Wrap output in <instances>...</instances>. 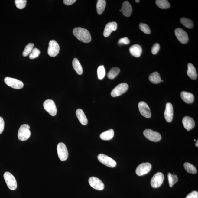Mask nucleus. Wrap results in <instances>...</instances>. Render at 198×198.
I'll list each match as a JSON object with an SVG mask.
<instances>
[{"instance_id": "4", "label": "nucleus", "mask_w": 198, "mask_h": 198, "mask_svg": "<svg viewBox=\"0 0 198 198\" xmlns=\"http://www.w3.org/2000/svg\"><path fill=\"white\" fill-rule=\"evenodd\" d=\"M97 158L100 162L109 167L114 168L116 166V161L106 155L100 154L98 156Z\"/></svg>"}, {"instance_id": "9", "label": "nucleus", "mask_w": 198, "mask_h": 198, "mask_svg": "<svg viewBox=\"0 0 198 198\" xmlns=\"http://www.w3.org/2000/svg\"><path fill=\"white\" fill-rule=\"evenodd\" d=\"M144 135L146 138L153 142H158L161 139V134L151 129H146L144 130Z\"/></svg>"}, {"instance_id": "18", "label": "nucleus", "mask_w": 198, "mask_h": 198, "mask_svg": "<svg viewBox=\"0 0 198 198\" xmlns=\"http://www.w3.org/2000/svg\"><path fill=\"white\" fill-rule=\"evenodd\" d=\"M132 9L131 5L128 1H125L122 4L121 9L120 11L124 15L129 17L131 15Z\"/></svg>"}, {"instance_id": "36", "label": "nucleus", "mask_w": 198, "mask_h": 198, "mask_svg": "<svg viewBox=\"0 0 198 198\" xmlns=\"http://www.w3.org/2000/svg\"><path fill=\"white\" fill-rule=\"evenodd\" d=\"M40 54V51L37 48H34L32 50L31 52L29 55V58L30 59H34L38 57Z\"/></svg>"}, {"instance_id": "39", "label": "nucleus", "mask_w": 198, "mask_h": 198, "mask_svg": "<svg viewBox=\"0 0 198 198\" xmlns=\"http://www.w3.org/2000/svg\"><path fill=\"white\" fill-rule=\"evenodd\" d=\"M186 198H198V192L196 191H193L188 194Z\"/></svg>"}, {"instance_id": "41", "label": "nucleus", "mask_w": 198, "mask_h": 198, "mask_svg": "<svg viewBox=\"0 0 198 198\" xmlns=\"http://www.w3.org/2000/svg\"><path fill=\"white\" fill-rule=\"evenodd\" d=\"M5 122L2 118L0 117V134L2 133L4 130Z\"/></svg>"}, {"instance_id": "5", "label": "nucleus", "mask_w": 198, "mask_h": 198, "mask_svg": "<svg viewBox=\"0 0 198 198\" xmlns=\"http://www.w3.org/2000/svg\"><path fill=\"white\" fill-rule=\"evenodd\" d=\"M44 107L45 110L53 116H56L57 113L56 105L54 101L51 99H47L44 102Z\"/></svg>"}, {"instance_id": "38", "label": "nucleus", "mask_w": 198, "mask_h": 198, "mask_svg": "<svg viewBox=\"0 0 198 198\" xmlns=\"http://www.w3.org/2000/svg\"><path fill=\"white\" fill-rule=\"evenodd\" d=\"M160 48V44L158 43H156L153 46L152 48H151V53L153 54H156L159 51Z\"/></svg>"}, {"instance_id": "29", "label": "nucleus", "mask_w": 198, "mask_h": 198, "mask_svg": "<svg viewBox=\"0 0 198 198\" xmlns=\"http://www.w3.org/2000/svg\"><path fill=\"white\" fill-rule=\"evenodd\" d=\"M120 69L118 67H113L112 68L108 74V78L113 79L116 77L120 73Z\"/></svg>"}, {"instance_id": "35", "label": "nucleus", "mask_w": 198, "mask_h": 198, "mask_svg": "<svg viewBox=\"0 0 198 198\" xmlns=\"http://www.w3.org/2000/svg\"><path fill=\"white\" fill-rule=\"evenodd\" d=\"M26 0H15V6L18 9H22L25 8L27 4Z\"/></svg>"}, {"instance_id": "2", "label": "nucleus", "mask_w": 198, "mask_h": 198, "mask_svg": "<svg viewBox=\"0 0 198 198\" xmlns=\"http://www.w3.org/2000/svg\"><path fill=\"white\" fill-rule=\"evenodd\" d=\"M30 128V126L26 124L21 126L18 132V138L20 141H25L29 138L31 135Z\"/></svg>"}, {"instance_id": "1", "label": "nucleus", "mask_w": 198, "mask_h": 198, "mask_svg": "<svg viewBox=\"0 0 198 198\" xmlns=\"http://www.w3.org/2000/svg\"><path fill=\"white\" fill-rule=\"evenodd\" d=\"M73 33L75 37L81 42L85 43L91 42L92 37L86 29L80 27L76 28L73 29Z\"/></svg>"}, {"instance_id": "6", "label": "nucleus", "mask_w": 198, "mask_h": 198, "mask_svg": "<svg viewBox=\"0 0 198 198\" xmlns=\"http://www.w3.org/2000/svg\"><path fill=\"white\" fill-rule=\"evenodd\" d=\"M5 83L7 85L12 88L16 89H20L24 86L23 82L18 79L6 77L4 79Z\"/></svg>"}, {"instance_id": "31", "label": "nucleus", "mask_w": 198, "mask_h": 198, "mask_svg": "<svg viewBox=\"0 0 198 198\" xmlns=\"http://www.w3.org/2000/svg\"><path fill=\"white\" fill-rule=\"evenodd\" d=\"M181 23L187 28L191 29L193 26V22L190 19L187 18H182L180 19Z\"/></svg>"}, {"instance_id": "43", "label": "nucleus", "mask_w": 198, "mask_h": 198, "mask_svg": "<svg viewBox=\"0 0 198 198\" xmlns=\"http://www.w3.org/2000/svg\"><path fill=\"white\" fill-rule=\"evenodd\" d=\"M196 147H198V140L196 141Z\"/></svg>"}, {"instance_id": "33", "label": "nucleus", "mask_w": 198, "mask_h": 198, "mask_svg": "<svg viewBox=\"0 0 198 198\" xmlns=\"http://www.w3.org/2000/svg\"><path fill=\"white\" fill-rule=\"evenodd\" d=\"M34 44L32 43H30L27 44L24 50L22 53V55L24 57H27L28 55H30L34 49Z\"/></svg>"}, {"instance_id": "27", "label": "nucleus", "mask_w": 198, "mask_h": 198, "mask_svg": "<svg viewBox=\"0 0 198 198\" xmlns=\"http://www.w3.org/2000/svg\"><path fill=\"white\" fill-rule=\"evenodd\" d=\"M106 5V1L105 0H98L97 2V10L99 15H101L104 11Z\"/></svg>"}, {"instance_id": "40", "label": "nucleus", "mask_w": 198, "mask_h": 198, "mask_svg": "<svg viewBox=\"0 0 198 198\" xmlns=\"http://www.w3.org/2000/svg\"><path fill=\"white\" fill-rule=\"evenodd\" d=\"M130 42V40L127 37L122 38L120 39L118 42V44H129Z\"/></svg>"}, {"instance_id": "8", "label": "nucleus", "mask_w": 198, "mask_h": 198, "mask_svg": "<svg viewBox=\"0 0 198 198\" xmlns=\"http://www.w3.org/2000/svg\"><path fill=\"white\" fill-rule=\"evenodd\" d=\"M164 176L162 173H156L151 179V184L153 188H156L161 187L163 184Z\"/></svg>"}, {"instance_id": "26", "label": "nucleus", "mask_w": 198, "mask_h": 198, "mask_svg": "<svg viewBox=\"0 0 198 198\" xmlns=\"http://www.w3.org/2000/svg\"><path fill=\"white\" fill-rule=\"evenodd\" d=\"M149 79L150 81L154 84H158L161 82V79L159 73L157 72L151 73L149 75Z\"/></svg>"}, {"instance_id": "37", "label": "nucleus", "mask_w": 198, "mask_h": 198, "mask_svg": "<svg viewBox=\"0 0 198 198\" xmlns=\"http://www.w3.org/2000/svg\"><path fill=\"white\" fill-rule=\"evenodd\" d=\"M139 28L140 30L146 34H149L151 33V30L150 28L145 24L141 23L139 24Z\"/></svg>"}, {"instance_id": "45", "label": "nucleus", "mask_w": 198, "mask_h": 198, "mask_svg": "<svg viewBox=\"0 0 198 198\" xmlns=\"http://www.w3.org/2000/svg\"><path fill=\"white\" fill-rule=\"evenodd\" d=\"M161 82H163V80H161Z\"/></svg>"}, {"instance_id": "19", "label": "nucleus", "mask_w": 198, "mask_h": 198, "mask_svg": "<svg viewBox=\"0 0 198 198\" xmlns=\"http://www.w3.org/2000/svg\"><path fill=\"white\" fill-rule=\"evenodd\" d=\"M182 123L184 127L187 130H192L195 126V122L193 119L191 117L185 116L182 120Z\"/></svg>"}, {"instance_id": "22", "label": "nucleus", "mask_w": 198, "mask_h": 198, "mask_svg": "<svg viewBox=\"0 0 198 198\" xmlns=\"http://www.w3.org/2000/svg\"><path fill=\"white\" fill-rule=\"evenodd\" d=\"M187 73L188 76L192 80H196L197 78L198 75L195 67L191 63L187 65Z\"/></svg>"}, {"instance_id": "7", "label": "nucleus", "mask_w": 198, "mask_h": 198, "mask_svg": "<svg viewBox=\"0 0 198 198\" xmlns=\"http://www.w3.org/2000/svg\"><path fill=\"white\" fill-rule=\"evenodd\" d=\"M57 151L60 159L62 161H66L68 157V151L65 144L59 143L57 146Z\"/></svg>"}, {"instance_id": "28", "label": "nucleus", "mask_w": 198, "mask_h": 198, "mask_svg": "<svg viewBox=\"0 0 198 198\" xmlns=\"http://www.w3.org/2000/svg\"><path fill=\"white\" fill-rule=\"evenodd\" d=\"M184 167L187 173L195 174L197 173V169L194 165L189 163H185L184 164Z\"/></svg>"}, {"instance_id": "11", "label": "nucleus", "mask_w": 198, "mask_h": 198, "mask_svg": "<svg viewBox=\"0 0 198 198\" xmlns=\"http://www.w3.org/2000/svg\"><path fill=\"white\" fill-rule=\"evenodd\" d=\"M128 89V85L127 83H120L112 91L111 95L112 97H118L126 92Z\"/></svg>"}, {"instance_id": "42", "label": "nucleus", "mask_w": 198, "mask_h": 198, "mask_svg": "<svg viewBox=\"0 0 198 198\" xmlns=\"http://www.w3.org/2000/svg\"><path fill=\"white\" fill-rule=\"evenodd\" d=\"M76 1V0H64L63 3L65 5L69 6L73 4Z\"/></svg>"}, {"instance_id": "10", "label": "nucleus", "mask_w": 198, "mask_h": 198, "mask_svg": "<svg viewBox=\"0 0 198 198\" xmlns=\"http://www.w3.org/2000/svg\"><path fill=\"white\" fill-rule=\"evenodd\" d=\"M60 46L56 41L53 40L50 41L48 49V54L51 57L57 56L60 51Z\"/></svg>"}, {"instance_id": "32", "label": "nucleus", "mask_w": 198, "mask_h": 198, "mask_svg": "<svg viewBox=\"0 0 198 198\" xmlns=\"http://www.w3.org/2000/svg\"><path fill=\"white\" fill-rule=\"evenodd\" d=\"M168 178L170 187H173V185L178 182V176L177 175H173L170 173H168Z\"/></svg>"}, {"instance_id": "14", "label": "nucleus", "mask_w": 198, "mask_h": 198, "mask_svg": "<svg viewBox=\"0 0 198 198\" xmlns=\"http://www.w3.org/2000/svg\"><path fill=\"white\" fill-rule=\"evenodd\" d=\"M175 35L177 38L182 44H186L189 41L188 36L187 33L180 28H177L175 31Z\"/></svg>"}, {"instance_id": "30", "label": "nucleus", "mask_w": 198, "mask_h": 198, "mask_svg": "<svg viewBox=\"0 0 198 198\" xmlns=\"http://www.w3.org/2000/svg\"><path fill=\"white\" fill-rule=\"evenodd\" d=\"M156 3L158 7L161 9H167L170 7L169 3L167 0H157Z\"/></svg>"}, {"instance_id": "46", "label": "nucleus", "mask_w": 198, "mask_h": 198, "mask_svg": "<svg viewBox=\"0 0 198 198\" xmlns=\"http://www.w3.org/2000/svg\"><path fill=\"white\" fill-rule=\"evenodd\" d=\"M194 141H196V139H194Z\"/></svg>"}, {"instance_id": "34", "label": "nucleus", "mask_w": 198, "mask_h": 198, "mask_svg": "<svg viewBox=\"0 0 198 198\" xmlns=\"http://www.w3.org/2000/svg\"><path fill=\"white\" fill-rule=\"evenodd\" d=\"M98 78L100 80L103 79L105 76L106 72L104 67L103 65H101L99 67L97 70Z\"/></svg>"}, {"instance_id": "13", "label": "nucleus", "mask_w": 198, "mask_h": 198, "mask_svg": "<svg viewBox=\"0 0 198 198\" xmlns=\"http://www.w3.org/2000/svg\"><path fill=\"white\" fill-rule=\"evenodd\" d=\"M89 185L93 188L99 190H102L104 188V185L100 179L97 177H92L89 180Z\"/></svg>"}, {"instance_id": "16", "label": "nucleus", "mask_w": 198, "mask_h": 198, "mask_svg": "<svg viewBox=\"0 0 198 198\" xmlns=\"http://www.w3.org/2000/svg\"><path fill=\"white\" fill-rule=\"evenodd\" d=\"M173 108L171 103H167L166 109L164 112V116L167 122H171L173 117Z\"/></svg>"}, {"instance_id": "44", "label": "nucleus", "mask_w": 198, "mask_h": 198, "mask_svg": "<svg viewBox=\"0 0 198 198\" xmlns=\"http://www.w3.org/2000/svg\"><path fill=\"white\" fill-rule=\"evenodd\" d=\"M135 1L136 2H137V3H138L139 2V1H137V0H136V1Z\"/></svg>"}, {"instance_id": "21", "label": "nucleus", "mask_w": 198, "mask_h": 198, "mask_svg": "<svg viewBox=\"0 0 198 198\" xmlns=\"http://www.w3.org/2000/svg\"><path fill=\"white\" fill-rule=\"evenodd\" d=\"M181 98L187 104H192L194 101V96L192 93L182 92L180 94Z\"/></svg>"}, {"instance_id": "17", "label": "nucleus", "mask_w": 198, "mask_h": 198, "mask_svg": "<svg viewBox=\"0 0 198 198\" xmlns=\"http://www.w3.org/2000/svg\"><path fill=\"white\" fill-rule=\"evenodd\" d=\"M117 29V24L116 22H109L107 24L105 28L103 35L105 37H108L113 31H115Z\"/></svg>"}, {"instance_id": "15", "label": "nucleus", "mask_w": 198, "mask_h": 198, "mask_svg": "<svg viewBox=\"0 0 198 198\" xmlns=\"http://www.w3.org/2000/svg\"><path fill=\"white\" fill-rule=\"evenodd\" d=\"M138 106L139 112L142 116L147 118H151V110L146 103L144 101H141L139 103Z\"/></svg>"}, {"instance_id": "12", "label": "nucleus", "mask_w": 198, "mask_h": 198, "mask_svg": "<svg viewBox=\"0 0 198 198\" xmlns=\"http://www.w3.org/2000/svg\"><path fill=\"white\" fill-rule=\"evenodd\" d=\"M151 165L149 163H142L139 165L136 170V173L139 176H143L150 171Z\"/></svg>"}, {"instance_id": "25", "label": "nucleus", "mask_w": 198, "mask_h": 198, "mask_svg": "<svg viewBox=\"0 0 198 198\" xmlns=\"http://www.w3.org/2000/svg\"><path fill=\"white\" fill-rule=\"evenodd\" d=\"M72 66L74 69L79 75H81L83 72L82 67L80 64V62L76 58H74L72 61Z\"/></svg>"}, {"instance_id": "3", "label": "nucleus", "mask_w": 198, "mask_h": 198, "mask_svg": "<svg viewBox=\"0 0 198 198\" xmlns=\"http://www.w3.org/2000/svg\"><path fill=\"white\" fill-rule=\"evenodd\" d=\"M5 182L10 190H14L17 188V183L15 177L9 172H6L3 175Z\"/></svg>"}, {"instance_id": "24", "label": "nucleus", "mask_w": 198, "mask_h": 198, "mask_svg": "<svg viewBox=\"0 0 198 198\" xmlns=\"http://www.w3.org/2000/svg\"><path fill=\"white\" fill-rule=\"evenodd\" d=\"M114 136V130L113 129H110L102 133L100 135V138L103 140L108 141L112 138Z\"/></svg>"}, {"instance_id": "20", "label": "nucleus", "mask_w": 198, "mask_h": 198, "mask_svg": "<svg viewBox=\"0 0 198 198\" xmlns=\"http://www.w3.org/2000/svg\"><path fill=\"white\" fill-rule=\"evenodd\" d=\"M129 51L132 56L136 57H139L142 54V50L140 46L135 44L130 48Z\"/></svg>"}, {"instance_id": "23", "label": "nucleus", "mask_w": 198, "mask_h": 198, "mask_svg": "<svg viewBox=\"0 0 198 198\" xmlns=\"http://www.w3.org/2000/svg\"><path fill=\"white\" fill-rule=\"evenodd\" d=\"M76 113L80 123L82 125H86L88 123V120L83 111L81 109H79L76 110Z\"/></svg>"}]
</instances>
